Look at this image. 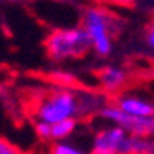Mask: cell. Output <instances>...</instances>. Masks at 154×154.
<instances>
[{
	"mask_svg": "<svg viewBox=\"0 0 154 154\" xmlns=\"http://www.w3.org/2000/svg\"><path fill=\"white\" fill-rule=\"evenodd\" d=\"M0 154H24V150L18 145H15L13 141L0 138Z\"/></svg>",
	"mask_w": 154,
	"mask_h": 154,
	"instance_id": "obj_11",
	"label": "cell"
},
{
	"mask_svg": "<svg viewBox=\"0 0 154 154\" xmlns=\"http://www.w3.org/2000/svg\"><path fill=\"white\" fill-rule=\"evenodd\" d=\"M90 154H154L152 138H138L119 127L103 125L92 136Z\"/></svg>",
	"mask_w": 154,
	"mask_h": 154,
	"instance_id": "obj_3",
	"label": "cell"
},
{
	"mask_svg": "<svg viewBox=\"0 0 154 154\" xmlns=\"http://www.w3.org/2000/svg\"><path fill=\"white\" fill-rule=\"evenodd\" d=\"M143 44H147L149 53H152V50H154V26L152 24H149L147 31L143 33Z\"/></svg>",
	"mask_w": 154,
	"mask_h": 154,
	"instance_id": "obj_12",
	"label": "cell"
},
{
	"mask_svg": "<svg viewBox=\"0 0 154 154\" xmlns=\"http://www.w3.org/2000/svg\"><path fill=\"white\" fill-rule=\"evenodd\" d=\"M81 28L88 38L90 53L97 59H108L114 53L119 24L116 15L103 6H88L81 17Z\"/></svg>",
	"mask_w": 154,
	"mask_h": 154,
	"instance_id": "obj_2",
	"label": "cell"
},
{
	"mask_svg": "<svg viewBox=\"0 0 154 154\" xmlns=\"http://www.w3.org/2000/svg\"><path fill=\"white\" fill-rule=\"evenodd\" d=\"M50 79H51L53 86H61V88H77L79 86V79H77L70 70H64V68L53 70Z\"/></svg>",
	"mask_w": 154,
	"mask_h": 154,
	"instance_id": "obj_9",
	"label": "cell"
},
{
	"mask_svg": "<svg viewBox=\"0 0 154 154\" xmlns=\"http://www.w3.org/2000/svg\"><path fill=\"white\" fill-rule=\"evenodd\" d=\"M44 51L53 64H66L86 57L90 44L81 26L55 28L44 38Z\"/></svg>",
	"mask_w": 154,
	"mask_h": 154,
	"instance_id": "obj_4",
	"label": "cell"
},
{
	"mask_svg": "<svg viewBox=\"0 0 154 154\" xmlns=\"http://www.w3.org/2000/svg\"><path fill=\"white\" fill-rule=\"evenodd\" d=\"M97 118L103 123L119 127L125 132L132 134V136H138V138H152V134H154V118H134V116L119 110L112 101H108L101 108Z\"/></svg>",
	"mask_w": 154,
	"mask_h": 154,
	"instance_id": "obj_5",
	"label": "cell"
},
{
	"mask_svg": "<svg viewBox=\"0 0 154 154\" xmlns=\"http://www.w3.org/2000/svg\"><path fill=\"white\" fill-rule=\"evenodd\" d=\"M79 88H61L50 86L31 105V121L55 125L66 119H83L81 118V99Z\"/></svg>",
	"mask_w": 154,
	"mask_h": 154,
	"instance_id": "obj_1",
	"label": "cell"
},
{
	"mask_svg": "<svg viewBox=\"0 0 154 154\" xmlns=\"http://www.w3.org/2000/svg\"><path fill=\"white\" fill-rule=\"evenodd\" d=\"M119 110L134 116V118H154V103L147 94L140 92H121L112 101Z\"/></svg>",
	"mask_w": 154,
	"mask_h": 154,
	"instance_id": "obj_7",
	"label": "cell"
},
{
	"mask_svg": "<svg viewBox=\"0 0 154 154\" xmlns=\"http://www.w3.org/2000/svg\"><path fill=\"white\" fill-rule=\"evenodd\" d=\"M50 154H90L86 149L79 147L77 143L64 140V141H55L50 147Z\"/></svg>",
	"mask_w": 154,
	"mask_h": 154,
	"instance_id": "obj_10",
	"label": "cell"
},
{
	"mask_svg": "<svg viewBox=\"0 0 154 154\" xmlns=\"http://www.w3.org/2000/svg\"><path fill=\"white\" fill-rule=\"evenodd\" d=\"M130 79H132V73L123 64L110 63L97 70V86H99V92L105 94L106 97L119 95L121 92H125L127 86L130 85Z\"/></svg>",
	"mask_w": 154,
	"mask_h": 154,
	"instance_id": "obj_6",
	"label": "cell"
},
{
	"mask_svg": "<svg viewBox=\"0 0 154 154\" xmlns=\"http://www.w3.org/2000/svg\"><path fill=\"white\" fill-rule=\"evenodd\" d=\"M81 121L79 119H66V121H59L55 125H46V123H33V130L37 134L38 140L42 141H64L70 140L73 134L77 132Z\"/></svg>",
	"mask_w": 154,
	"mask_h": 154,
	"instance_id": "obj_8",
	"label": "cell"
}]
</instances>
